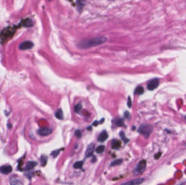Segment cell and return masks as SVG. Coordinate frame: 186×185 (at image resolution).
Segmentation results:
<instances>
[{
    "label": "cell",
    "mask_w": 186,
    "mask_h": 185,
    "mask_svg": "<svg viewBox=\"0 0 186 185\" xmlns=\"http://www.w3.org/2000/svg\"><path fill=\"white\" fill-rule=\"evenodd\" d=\"M124 116L125 117V118H126L127 119H130L131 118V115L129 112L128 111H125L124 113Z\"/></svg>",
    "instance_id": "27"
},
{
    "label": "cell",
    "mask_w": 186,
    "mask_h": 185,
    "mask_svg": "<svg viewBox=\"0 0 186 185\" xmlns=\"http://www.w3.org/2000/svg\"><path fill=\"white\" fill-rule=\"evenodd\" d=\"M60 152H61L60 149H57V150H54V151H53L52 152H51V155L53 158H56L58 155L60 153Z\"/></svg>",
    "instance_id": "25"
},
{
    "label": "cell",
    "mask_w": 186,
    "mask_h": 185,
    "mask_svg": "<svg viewBox=\"0 0 186 185\" xmlns=\"http://www.w3.org/2000/svg\"><path fill=\"white\" fill-rule=\"evenodd\" d=\"M153 128L151 125L148 124H142L138 129L139 134L143 135L145 138H148L153 131Z\"/></svg>",
    "instance_id": "2"
},
{
    "label": "cell",
    "mask_w": 186,
    "mask_h": 185,
    "mask_svg": "<svg viewBox=\"0 0 186 185\" xmlns=\"http://www.w3.org/2000/svg\"><path fill=\"white\" fill-rule=\"evenodd\" d=\"M108 135L107 134V131L106 130H103L99 134L98 140L100 142H103L106 141V140L108 138Z\"/></svg>",
    "instance_id": "11"
},
{
    "label": "cell",
    "mask_w": 186,
    "mask_h": 185,
    "mask_svg": "<svg viewBox=\"0 0 186 185\" xmlns=\"http://www.w3.org/2000/svg\"><path fill=\"white\" fill-rule=\"evenodd\" d=\"M13 31H14V30H13V29H11L10 28H8L7 29H4V30L2 33L0 34V36L2 39H7L8 38H9V36H11L13 34Z\"/></svg>",
    "instance_id": "6"
},
{
    "label": "cell",
    "mask_w": 186,
    "mask_h": 185,
    "mask_svg": "<svg viewBox=\"0 0 186 185\" xmlns=\"http://www.w3.org/2000/svg\"><path fill=\"white\" fill-rule=\"evenodd\" d=\"M38 134L42 136H46L51 134L52 130L50 128H41L38 130Z\"/></svg>",
    "instance_id": "5"
},
{
    "label": "cell",
    "mask_w": 186,
    "mask_h": 185,
    "mask_svg": "<svg viewBox=\"0 0 186 185\" xmlns=\"http://www.w3.org/2000/svg\"><path fill=\"white\" fill-rule=\"evenodd\" d=\"M34 45L33 43L29 41H26L25 42H23L19 46V48L22 50H29L31 49L33 47Z\"/></svg>",
    "instance_id": "8"
},
{
    "label": "cell",
    "mask_w": 186,
    "mask_h": 185,
    "mask_svg": "<svg viewBox=\"0 0 186 185\" xmlns=\"http://www.w3.org/2000/svg\"><path fill=\"white\" fill-rule=\"evenodd\" d=\"M99 122L97 121V120H95V122L93 123V125H94V126H97L98 124H99Z\"/></svg>",
    "instance_id": "30"
},
{
    "label": "cell",
    "mask_w": 186,
    "mask_h": 185,
    "mask_svg": "<svg viewBox=\"0 0 186 185\" xmlns=\"http://www.w3.org/2000/svg\"><path fill=\"white\" fill-rule=\"evenodd\" d=\"M48 156H46V155H42L41 156V158H40V162H41V165L42 166H45L46 165V163L48 162Z\"/></svg>",
    "instance_id": "18"
},
{
    "label": "cell",
    "mask_w": 186,
    "mask_h": 185,
    "mask_svg": "<svg viewBox=\"0 0 186 185\" xmlns=\"http://www.w3.org/2000/svg\"><path fill=\"white\" fill-rule=\"evenodd\" d=\"M146 160H142L139 162L137 164V166L133 171V173L134 175L137 176L140 174H142L145 171L146 169Z\"/></svg>",
    "instance_id": "3"
},
{
    "label": "cell",
    "mask_w": 186,
    "mask_h": 185,
    "mask_svg": "<svg viewBox=\"0 0 186 185\" xmlns=\"http://www.w3.org/2000/svg\"><path fill=\"white\" fill-rule=\"evenodd\" d=\"M83 165L82 161H77L73 164V168L75 169H81Z\"/></svg>",
    "instance_id": "22"
},
{
    "label": "cell",
    "mask_w": 186,
    "mask_h": 185,
    "mask_svg": "<svg viewBox=\"0 0 186 185\" xmlns=\"http://www.w3.org/2000/svg\"><path fill=\"white\" fill-rule=\"evenodd\" d=\"M160 84V80L157 78H155L153 80L150 81L149 83L147 85V88L149 90L152 91L156 89Z\"/></svg>",
    "instance_id": "4"
},
{
    "label": "cell",
    "mask_w": 186,
    "mask_h": 185,
    "mask_svg": "<svg viewBox=\"0 0 186 185\" xmlns=\"http://www.w3.org/2000/svg\"><path fill=\"white\" fill-rule=\"evenodd\" d=\"M37 165V162H35V161H29L26 164V166L25 167V168L24 169V171H29V170L33 169V168L36 167Z\"/></svg>",
    "instance_id": "12"
},
{
    "label": "cell",
    "mask_w": 186,
    "mask_h": 185,
    "mask_svg": "<svg viewBox=\"0 0 186 185\" xmlns=\"http://www.w3.org/2000/svg\"><path fill=\"white\" fill-rule=\"evenodd\" d=\"M12 168L10 165H4L0 167V172L2 174H8L11 173Z\"/></svg>",
    "instance_id": "10"
},
{
    "label": "cell",
    "mask_w": 186,
    "mask_h": 185,
    "mask_svg": "<svg viewBox=\"0 0 186 185\" xmlns=\"http://www.w3.org/2000/svg\"><path fill=\"white\" fill-rule=\"evenodd\" d=\"M123 160L122 159H117V160H114L110 163V166L114 167V166H117L120 165L121 164L123 163Z\"/></svg>",
    "instance_id": "17"
},
{
    "label": "cell",
    "mask_w": 186,
    "mask_h": 185,
    "mask_svg": "<svg viewBox=\"0 0 186 185\" xmlns=\"http://www.w3.org/2000/svg\"><path fill=\"white\" fill-rule=\"evenodd\" d=\"M11 185H23L22 182L17 179H11L10 181Z\"/></svg>",
    "instance_id": "16"
},
{
    "label": "cell",
    "mask_w": 186,
    "mask_h": 185,
    "mask_svg": "<svg viewBox=\"0 0 186 185\" xmlns=\"http://www.w3.org/2000/svg\"><path fill=\"white\" fill-rule=\"evenodd\" d=\"M112 148L114 149H119L121 147V142L117 140H113L112 141Z\"/></svg>",
    "instance_id": "14"
},
{
    "label": "cell",
    "mask_w": 186,
    "mask_h": 185,
    "mask_svg": "<svg viewBox=\"0 0 186 185\" xmlns=\"http://www.w3.org/2000/svg\"><path fill=\"white\" fill-rule=\"evenodd\" d=\"M82 109V105H81V104H77L75 108H74V111L75 113H80L81 110Z\"/></svg>",
    "instance_id": "24"
},
{
    "label": "cell",
    "mask_w": 186,
    "mask_h": 185,
    "mask_svg": "<svg viewBox=\"0 0 186 185\" xmlns=\"http://www.w3.org/2000/svg\"><path fill=\"white\" fill-rule=\"evenodd\" d=\"M144 179L143 178H138L126 182L121 185H140L144 182Z\"/></svg>",
    "instance_id": "7"
},
{
    "label": "cell",
    "mask_w": 186,
    "mask_h": 185,
    "mask_svg": "<svg viewBox=\"0 0 186 185\" xmlns=\"http://www.w3.org/2000/svg\"><path fill=\"white\" fill-rule=\"evenodd\" d=\"M132 101H131V98L130 97H128V106L130 108H131L132 106Z\"/></svg>",
    "instance_id": "28"
},
{
    "label": "cell",
    "mask_w": 186,
    "mask_h": 185,
    "mask_svg": "<svg viewBox=\"0 0 186 185\" xmlns=\"http://www.w3.org/2000/svg\"><path fill=\"white\" fill-rule=\"evenodd\" d=\"M95 149V144L94 143H91L88 146L87 150L85 152L86 156L87 157H90L93 155V153Z\"/></svg>",
    "instance_id": "9"
},
{
    "label": "cell",
    "mask_w": 186,
    "mask_h": 185,
    "mask_svg": "<svg viewBox=\"0 0 186 185\" xmlns=\"http://www.w3.org/2000/svg\"><path fill=\"white\" fill-rule=\"evenodd\" d=\"M75 134L77 138H81L82 137V133L80 130H76L75 131Z\"/></svg>",
    "instance_id": "26"
},
{
    "label": "cell",
    "mask_w": 186,
    "mask_h": 185,
    "mask_svg": "<svg viewBox=\"0 0 186 185\" xmlns=\"http://www.w3.org/2000/svg\"><path fill=\"white\" fill-rule=\"evenodd\" d=\"M144 88L141 86H139L135 89V94L140 95V94H143L144 93Z\"/></svg>",
    "instance_id": "20"
},
{
    "label": "cell",
    "mask_w": 186,
    "mask_h": 185,
    "mask_svg": "<svg viewBox=\"0 0 186 185\" xmlns=\"http://www.w3.org/2000/svg\"><path fill=\"white\" fill-rule=\"evenodd\" d=\"M161 155H162V152H158V153H157V154L155 155V158L156 159H158L161 157Z\"/></svg>",
    "instance_id": "29"
},
{
    "label": "cell",
    "mask_w": 186,
    "mask_h": 185,
    "mask_svg": "<svg viewBox=\"0 0 186 185\" xmlns=\"http://www.w3.org/2000/svg\"><path fill=\"white\" fill-rule=\"evenodd\" d=\"M105 149V145H99V147H98V148L96 149V152L98 154H101L104 152Z\"/></svg>",
    "instance_id": "23"
},
{
    "label": "cell",
    "mask_w": 186,
    "mask_h": 185,
    "mask_svg": "<svg viewBox=\"0 0 186 185\" xmlns=\"http://www.w3.org/2000/svg\"><path fill=\"white\" fill-rule=\"evenodd\" d=\"M107 39L105 36L95 37L91 39L81 41L80 43L78 44V46L81 48H88L103 44L107 41Z\"/></svg>",
    "instance_id": "1"
},
{
    "label": "cell",
    "mask_w": 186,
    "mask_h": 185,
    "mask_svg": "<svg viewBox=\"0 0 186 185\" xmlns=\"http://www.w3.org/2000/svg\"><path fill=\"white\" fill-rule=\"evenodd\" d=\"M22 25L26 27H31L33 26V21L31 18H26L22 21Z\"/></svg>",
    "instance_id": "13"
},
{
    "label": "cell",
    "mask_w": 186,
    "mask_h": 185,
    "mask_svg": "<svg viewBox=\"0 0 186 185\" xmlns=\"http://www.w3.org/2000/svg\"><path fill=\"white\" fill-rule=\"evenodd\" d=\"M185 118H186V117H185Z\"/></svg>",
    "instance_id": "31"
},
{
    "label": "cell",
    "mask_w": 186,
    "mask_h": 185,
    "mask_svg": "<svg viewBox=\"0 0 186 185\" xmlns=\"http://www.w3.org/2000/svg\"><path fill=\"white\" fill-rule=\"evenodd\" d=\"M55 116L58 120H63L64 118L63 113L62 109H59L57 110V111H56V113H55Z\"/></svg>",
    "instance_id": "15"
},
{
    "label": "cell",
    "mask_w": 186,
    "mask_h": 185,
    "mask_svg": "<svg viewBox=\"0 0 186 185\" xmlns=\"http://www.w3.org/2000/svg\"><path fill=\"white\" fill-rule=\"evenodd\" d=\"M114 123L117 127H122L124 124V120L120 118H116L114 120Z\"/></svg>",
    "instance_id": "19"
},
{
    "label": "cell",
    "mask_w": 186,
    "mask_h": 185,
    "mask_svg": "<svg viewBox=\"0 0 186 185\" xmlns=\"http://www.w3.org/2000/svg\"><path fill=\"white\" fill-rule=\"evenodd\" d=\"M119 135H120L121 138L122 139V140L124 141L125 143H128V142H129V141H130V140L126 137L125 134V133H124V131H120Z\"/></svg>",
    "instance_id": "21"
}]
</instances>
